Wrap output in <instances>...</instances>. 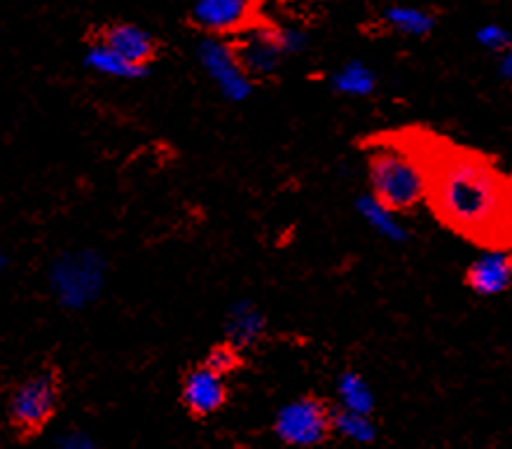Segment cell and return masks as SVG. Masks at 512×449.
Returning a JSON list of instances; mask_svg holds the SVG:
<instances>
[{
    "label": "cell",
    "instance_id": "cell-1",
    "mask_svg": "<svg viewBox=\"0 0 512 449\" xmlns=\"http://www.w3.org/2000/svg\"><path fill=\"white\" fill-rule=\"evenodd\" d=\"M428 167V204L442 223L491 246L512 244V178L487 157L461 148H435Z\"/></svg>",
    "mask_w": 512,
    "mask_h": 449
},
{
    "label": "cell",
    "instance_id": "cell-2",
    "mask_svg": "<svg viewBox=\"0 0 512 449\" xmlns=\"http://www.w3.org/2000/svg\"><path fill=\"white\" fill-rule=\"evenodd\" d=\"M370 195L398 213H410L428 202L431 167L428 155H419L407 145L379 143L368 153Z\"/></svg>",
    "mask_w": 512,
    "mask_h": 449
},
{
    "label": "cell",
    "instance_id": "cell-3",
    "mask_svg": "<svg viewBox=\"0 0 512 449\" xmlns=\"http://www.w3.org/2000/svg\"><path fill=\"white\" fill-rule=\"evenodd\" d=\"M108 281V262L96 248L59 253L47 267V286L66 312H85L101 300Z\"/></svg>",
    "mask_w": 512,
    "mask_h": 449
},
{
    "label": "cell",
    "instance_id": "cell-4",
    "mask_svg": "<svg viewBox=\"0 0 512 449\" xmlns=\"http://www.w3.org/2000/svg\"><path fill=\"white\" fill-rule=\"evenodd\" d=\"M61 403L59 372L43 368L19 382L8 403V419L24 440L36 438L57 417Z\"/></svg>",
    "mask_w": 512,
    "mask_h": 449
},
{
    "label": "cell",
    "instance_id": "cell-5",
    "mask_svg": "<svg viewBox=\"0 0 512 449\" xmlns=\"http://www.w3.org/2000/svg\"><path fill=\"white\" fill-rule=\"evenodd\" d=\"M335 407L318 396H300L276 412L274 435L283 445L311 449L323 445L335 433Z\"/></svg>",
    "mask_w": 512,
    "mask_h": 449
},
{
    "label": "cell",
    "instance_id": "cell-6",
    "mask_svg": "<svg viewBox=\"0 0 512 449\" xmlns=\"http://www.w3.org/2000/svg\"><path fill=\"white\" fill-rule=\"evenodd\" d=\"M197 61L225 101L244 103L255 92V80L241 66L232 43L220 36H206L197 45Z\"/></svg>",
    "mask_w": 512,
    "mask_h": 449
},
{
    "label": "cell",
    "instance_id": "cell-7",
    "mask_svg": "<svg viewBox=\"0 0 512 449\" xmlns=\"http://www.w3.org/2000/svg\"><path fill=\"white\" fill-rule=\"evenodd\" d=\"M227 398H230V391H227L225 377L211 370L209 365L199 363L183 377L181 400L192 419L213 417L227 405Z\"/></svg>",
    "mask_w": 512,
    "mask_h": 449
},
{
    "label": "cell",
    "instance_id": "cell-8",
    "mask_svg": "<svg viewBox=\"0 0 512 449\" xmlns=\"http://www.w3.org/2000/svg\"><path fill=\"white\" fill-rule=\"evenodd\" d=\"M466 286L477 297L503 295L512 286V251L503 246H489L470 260Z\"/></svg>",
    "mask_w": 512,
    "mask_h": 449
},
{
    "label": "cell",
    "instance_id": "cell-9",
    "mask_svg": "<svg viewBox=\"0 0 512 449\" xmlns=\"http://www.w3.org/2000/svg\"><path fill=\"white\" fill-rule=\"evenodd\" d=\"M234 50H237L241 66L255 82L272 78L286 59L279 40H276V29H246Z\"/></svg>",
    "mask_w": 512,
    "mask_h": 449
},
{
    "label": "cell",
    "instance_id": "cell-10",
    "mask_svg": "<svg viewBox=\"0 0 512 449\" xmlns=\"http://www.w3.org/2000/svg\"><path fill=\"white\" fill-rule=\"evenodd\" d=\"M253 12V0H195L192 22L206 36H230L246 29Z\"/></svg>",
    "mask_w": 512,
    "mask_h": 449
},
{
    "label": "cell",
    "instance_id": "cell-11",
    "mask_svg": "<svg viewBox=\"0 0 512 449\" xmlns=\"http://www.w3.org/2000/svg\"><path fill=\"white\" fill-rule=\"evenodd\" d=\"M99 43L108 45L131 64L150 68L157 57V40L148 29L134 22H113L101 31Z\"/></svg>",
    "mask_w": 512,
    "mask_h": 449
},
{
    "label": "cell",
    "instance_id": "cell-12",
    "mask_svg": "<svg viewBox=\"0 0 512 449\" xmlns=\"http://www.w3.org/2000/svg\"><path fill=\"white\" fill-rule=\"evenodd\" d=\"M225 342L239 351H248L265 340L267 316L253 300H237L225 312Z\"/></svg>",
    "mask_w": 512,
    "mask_h": 449
},
{
    "label": "cell",
    "instance_id": "cell-13",
    "mask_svg": "<svg viewBox=\"0 0 512 449\" xmlns=\"http://www.w3.org/2000/svg\"><path fill=\"white\" fill-rule=\"evenodd\" d=\"M356 211L358 216L363 218V223L384 241L405 244V241L410 239V230H407V225L403 223V213L393 211L391 206L379 202L377 197L370 195V192L356 199Z\"/></svg>",
    "mask_w": 512,
    "mask_h": 449
},
{
    "label": "cell",
    "instance_id": "cell-14",
    "mask_svg": "<svg viewBox=\"0 0 512 449\" xmlns=\"http://www.w3.org/2000/svg\"><path fill=\"white\" fill-rule=\"evenodd\" d=\"M85 66L92 73L103 75V78H113V80H143L150 75V68L131 64V61L120 57V54L110 50L108 45L99 43V40L87 47Z\"/></svg>",
    "mask_w": 512,
    "mask_h": 449
},
{
    "label": "cell",
    "instance_id": "cell-15",
    "mask_svg": "<svg viewBox=\"0 0 512 449\" xmlns=\"http://www.w3.org/2000/svg\"><path fill=\"white\" fill-rule=\"evenodd\" d=\"M330 87L349 99H365L377 89V73L361 59H351L330 75Z\"/></svg>",
    "mask_w": 512,
    "mask_h": 449
},
{
    "label": "cell",
    "instance_id": "cell-16",
    "mask_svg": "<svg viewBox=\"0 0 512 449\" xmlns=\"http://www.w3.org/2000/svg\"><path fill=\"white\" fill-rule=\"evenodd\" d=\"M382 19L393 33H400V36L407 38H426L435 29L433 12H428L426 8H417V5H389L384 10Z\"/></svg>",
    "mask_w": 512,
    "mask_h": 449
},
{
    "label": "cell",
    "instance_id": "cell-17",
    "mask_svg": "<svg viewBox=\"0 0 512 449\" xmlns=\"http://www.w3.org/2000/svg\"><path fill=\"white\" fill-rule=\"evenodd\" d=\"M337 407H344V410L361 412V414H372L377 407L375 389H372L368 379H365L361 372L347 370L342 372L337 379Z\"/></svg>",
    "mask_w": 512,
    "mask_h": 449
},
{
    "label": "cell",
    "instance_id": "cell-18",
    "mask_svg": "<svg viewBox=\"0 0 512 449\" xmlns=\"http://www.w3.org/2000/svg\"><path fill=\"white\" fill-rule=\"evenodd\" d=\"M335 433L342 435L344 440L356 442V445H370L377 440V424L372 414H361L335 407V417H332Z\"/></svg>",
    "mask_w": 512,
    "mask_h": 449
},
{
    "label": "cell",
    "instance_id": "cell-19",
    "mask_svg": "<svg viewBox=\"0 0 512 449\" xmlns=\"http://www.w3.org/2000/svg\"><path fill=\"white\" fill-rule=\"evenodd\" d=\"M241 354H244V351H239L234 344L223 342V344H216V347L206 354L202 363L209 365L211 370H216L218 375L227 377V375H234V372L244 365V356Z\"/></svg>",
    "mask_w": 512,
    "mask_h": 449
},
{
    "label": "cell",
    "instance_id": "cell-20",
    "mask_svg": "<svg viewBox=\"0 0 512 449\" xmlns=\"http://www.w3.org/2000/svg\"><path fill=\"white\" fill-rule=\"evenodd\" d=\"M475 40L482 50L496 54V57L498 54L508 52L512 47V33L505 29L503 24H496V22L482 24L480 29L475 31Z\"/></svg>",
    "mask_w": 512,
    "mask_h": 449
},
{
    "label": "cell",
    "instance_id": "cell-21",
    "mask_svg": "<svg viewBox=\"0 0 512 449\" xmlns=\"http://www.w3.org/2000/svg\"><path fill=\"white\" fill-rule=\"evenodd\" d=\"M276 40H279L281 50L286 57H297L309 47V33L297 26H279L276 29Z\"/></svg>",
    "mask_w": 512,
    "mask_h": 449
},
{
    "label": "cell",
    "instance_id": "cell-22",
    "mask_svg": "<svg viewBox=\"0 0 512 449\" xmlns=\"http://www.w3.org/2000/svg\"><path fill=\"white\" fill-rule=\"evenodd\" d=\"M52 449H101V447L96 445L87 433L73 431V433L61 435V438L52 445Z\"/></svg>",
    "mask_w": 512,
    "mask_h": 449
},
{
    "label": "cell",
    "instance_id": "cell-23",
    "mask_svg": "<svg viewBox=\"0 0 512 449\" xmlns=\"http://www.w3.org/2000/svg\"><path fill=\"white\" fill-rule=\"evenodd\" d=\"M496 71H498V78L505 80V82H512V47L508 52L498 54Z\"/></svg>",
    "mask_w": 512,
    "mask_h": 449
},
{
    "label": "cell",
    "instance_id": "cell-24",
    "mask_svg": "<svg viewBox=\"0 0 512 449\" xmlns=\"http://www.w3.org/2000/svg\"><path fill=\"white\" fill-rule=\"evenodd\" d=\"M8 267H10V255L0 248V274H3Z\"/></svg>",
    "mask_w": 512,
    "mask_h": 449
}]
</instances>
